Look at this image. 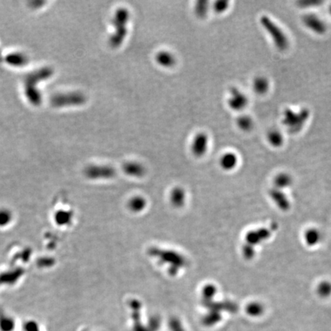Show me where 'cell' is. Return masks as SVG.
Instances as JSON below:
<instances>
[{
  "mask_svg": "<svg viewBox=\"0 0 331 331\" xmlns=\"http://www.w3.org/2000/svg\"><path fill=\"white\" fill-rule=\"evenodd\" d=\"M131 13L127 8H119L113 15L112 25L114 32L110 36L109 44L112 48H119L125 41L128 34Z\"/></svg>",
  "mask_w": 331,
  "mask_h": 331,
  "instance_id": "6da1fadb",
  "label": "cell"
},
{
  "mask_svg": "<svg viewBox=\"0 0 331 331\" xmlns=\"http://www.w3.org/2000/svg\"><path fill=\"white\" fill-rule=\"evenodd\" d=\"M260 23L266 32L269 34L274 44L278 49L284 51L288 48L289 40L287 35L269 16L263 15L260 18Z\"/></svg>",
  "mask_w": 331,
  "mask_h": 331,
  "instance_id": "7a4b0ae2",
  "label": "cell"
},
{
  "mask_svg": "<svg viewBox=\"0 0 331 331\" xmlns=\"http://www.w3.org/2000/svg\"><path fill=\"white\" fill-rule=\"evenodd\" d=\"M310 117L308 108H302L298 111L287 108L284 112L283 124L291 133L301 131Z\"/></svg>",
  "mask_w": 331,
  "mask_h": 331,
  "instance_id": "3957f363",
  "label": "cell"
},
{
  "mask_svg": "<svg viewBox=\"0 0 331 331\" xmlns=\"http://www.w3.org/2000/svg\"><path fill=\"white\" fill-rule=\"evenodd\" d=\"M150 254L153 256L157 257L159 260L165 263H168L171 275H176L180 267L186 265V259L177 252L171 251H163L158 248H153L150 250Z\"/></svg>",
  "mask_w": 331,
  "mask_h": 331,
  "instance_id": "277c9868",
  "label": "cell"
},
{
  "mask_svg": "<svg viewBox=\"0 0 331 331\" xmlns=\"http://www.w3.org/2000/svg\"><path fill=\"white\" fill-rule=\"evenodd\" d=\"M248 99L243 91L236 87L231 88L229 90V97L228 99V105L231 109L236 111H239L246 108Z\"/></svg>",
  "mask_w": 331,
  "mask_h": 331,
  "instance_id": "5b68a950",
  "label": "cell"
},
{
  "mask_svg": "<svg viewBox=\"0 0 331 331\" xmlns=\"http://www.w3.org/2000/svg\"><path fill=\"white\" fill-rule=\"evenodd\" d=\"M302 21L305 26L308 27L314 33L323 35L326 32V23L317 15L312 14V13L305 14L302 17Z\"/></svg>",
  "mask_w": 331,
  "mask_h": 331,
  "instance_id": "8992f818",
  "label": "cell"
},
{
  "mask_svg": "<svg viewBox=\"0 0 331 331\" xmlns=\"http://www.w3.org/2000/svg\"><path fill=\"white\" fill-rule=\"evenodd\" d=\"M209 145V136L204 132H199L196 134L191 145V151L197 157L203 156L207 151Z\"/></svg>",
  "mask_w": 331,
  "mask_h": 331,
  "instance_id": "52a82bcc",
  "label": "cell"
},
{
  "mask_svg": "<svg viewBox=\"0 0 331 331\" xmlns=\"http://www.w3.org/2000/svg\"><path fill=\"white\" fill-rule=\"evenodd\" d=\"M157 64L162 67H171L177 63L175 55L168 51H158L155 57Z\"/></svg>",
  "mask_w": 331,
  "mask_h": 331,
  "instance_id": "ba28073f",
  "label": "cell"
},
{
  "mask_svg": "<svg viewBox=\"0 0 331 331\" xmlns=\"http://www.w3.org/2000/svg\"><path fill=\"white\" fill-rule=\"evenodd\" d=\"M88 174L90 177L110 178L115 175V170L113 167L108 166L94 167L88 170Z\"/></svg>",
  "mask_w": 331,
  "mask_h": 331,
  "instance_id": "9c48e42d",
  "label": "cell"
},
{
  "mask_svg": "<svg viewBox=\"0 0 331 331\" xmlns=\"http://www.w3.org/2000/svg\"><path fill=\"white\" fill-rule=\"evenodd\" d=\"M123 170L128 175L136 177H143L146 173L145 167L137 162H127L123 166Z\"/></svg>",
  "mask_w": 331,
  "mask_h": 331,
  "instance_id": "30bf717a",
  "label": "cell"
},
{
  "mask_svg": "<svg viewBox=\"0 0 331 331\" xmlns=\"http://www.w3.org/2000/svg\"><path fill=\"white\" fill-rule=\"evenodd\" d=\"M269 82L265 77L258 76L254 79L253 89L257 94H265L269 90Z\"/></svg>",
  "mask_w": 331,
  "mask_h": 331,
  "instance_id": "8fae6325",
  "label": "cell"
},
{
  "mask_svg": "<svg viewBox=\"0 0 331 331\" xmlns=\"http://www.w3.org/2000/svg\"><path fill=\"white\" fill-rule=\"evenodd\" d=\"M238 163V158L234 153H226L220 159V165L226 170L235 168Z\"/></svg>",
  "mask_w": 331,
  "mask_h": 331,
  "instance_id": "7c38bea8",
  "label": "cell"
},
{
  "mask_svg": "<svg viewBox=\"0 0 331 331\" xmlns=\"http://www.w3.org/2000/svg\"><path fill=\"white\" fill-rule=\"evenodd\" d=\"M267 140L274 147H281L284 143L283 134L278 130H271L267 135Z\"/></svg>",
  "mask_w": 331,
  "mask_h": 331,
  "instance_id": "4fadbf2b",
  "label": "cell"
},
{
  "mask_svg": "<svg viewBox=\"0 0 331 331\" xmlns=\"http://www.w3.org/2000/svg\"><path fill=\"white\" fill-rule=\"evenodd\" d=\"M238 127L242 131H249L253 128L254 122L252 117L248 115L239 116L236 121Z\"/></svg>",
  "mask_w": 331,
  "mask_h": 331,
  "instance_id": "5bb4252c",
  "label": "cell"
},
{
  "mask_svg": "<svg viewBox=\"0 0 331 331\" xmlns=\"http://www.w3.org/2000/svg\"><path fill=\"white\" fill-rule=\"evenodd\" d=\"M209 2L204 0H199L196 2L194 11L199 18H204L207 15L209 9Z\"/></svg>",
  "mask_w": 331,
  "mask_h": 331,
  "instance_id": "9a60e30c",
  "label": "cell"
},
{
  "mask_svg": "<svg viewBox=\"0 0 331 331\" xmlns=\"http://www.w3.org/2000/svg\"><path fill=\"white\" fill-rule=\"evenodd\" d=\"M171 202L176 206H181L185 201L184 191L180 188H176L171 193Z\"/></svg>",
  "mask_w": 331,
  "mask_h": 331,
  "instance_id": "2e32d148",
  "label": "cell"
},
{
  "mask_svg": "<svg viewBox=\"0 0 331 331\" xmlns=\"http://www.w3.org/2000/svg\"><path fill=\"white\" fill-rule=\"evenodd\" d=\"M146 206V201L143 197H134L129 202V208L133 212H140Z\"/></svg>",
  "mask_w": 331,
  "mask_h": 331,
  "instance_id": "e0dca14e",
  "label": "cell"
},
{
  "mask_svg": "<svg viewBox=\"0 0 331 331\" xmlns=\"http://www.w3.org/2000/svg\"><path fill=\"white\" fill-rule=\"evenodd\" d=\"M229 2L227 0H219L214 3V10L216 13H222L229 8Z\"/></svg>",
  "mask_w": 331,
  "mask_h": 331,
  "instance_id": "ac0fdd59",
  "label": "cell"
},
{
  "mask_svg": "<svg viewBox=\"0 0 331 331\" xmlns=\"http://www.w3.org/2000/svg\"><path fill=\"white\" fill-rule=\"evenodd\" d=\"M262 307L257 305H252L248 307V313H251L252 315H259V313H262Z\"/></svg>",
  "mask_w": 331,
  "mask_h": 331,
  "instance_id": "d6986e66",
  "label": "cell"
},
{
  "mask_svg": "<svg viewBox=\"0 0 331 331\" xmlns=\"http://www.w3.org/2000/svg\"><path fill=\"white\" fill-rule=\"evenodd\" d=\"M329 12H330V14L331 15V5H330V7H329Z\"/></svg>",
  "mask_w": 331,
  "mask_h": 331,
  "instance_id": "ffe728a7",
  "label": "cell"
}]
</instances>
